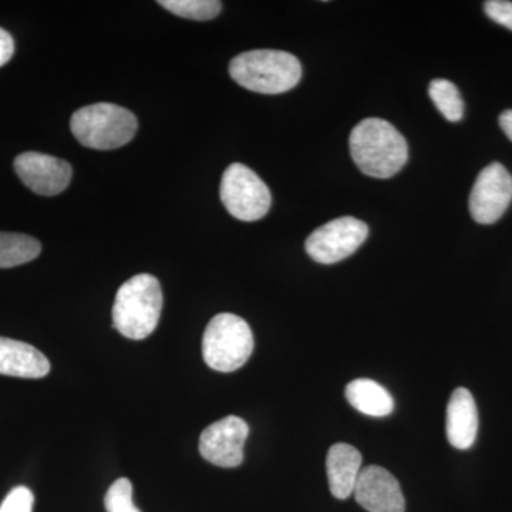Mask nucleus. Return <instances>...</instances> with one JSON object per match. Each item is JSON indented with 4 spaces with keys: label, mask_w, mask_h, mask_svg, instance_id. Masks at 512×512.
Instances as JSON below:
<instances>
[{
    "label": "nucleus",
    "mask_w": 512,
    "mask_h": 512,
    "mask_svg": "<svg viewBox=\"0 0 512 512\" xmlns=\"http://www.w3.org/2000/svg\"><path fill=\"white\" fill-rule=\"evenodd\" d=\"M40 252L42 244L36 238L13 232H0V269L28 264Z\"/></svg>",
    "instance_id": "16"
},
{
    "label": "nucleus",
    "mask_w": 512,
    "mask_h": 512,
    "mask_svg": "<svg viewBox=\"0 0 512 512\" xmlns=\"http://www.w3.org/2000/svg\"><path fill=\"white\" fill-rule=\"evenodd\" d=\"M511 201L512 175L503 164L493 163L478 174L468 207L474 221L490 225L503 217Z\"/></svg>",
    "instance_id": "8"
},
{
    "label": "nucleus",
    "mask_w": 512,
    "mask_h": 512,
    "mask_svg": "<svg viewBox=\"0 0 512 512\" xmlns=\"http://www.w3.org/2000/svg\"><path fill=\"white\" fill-rule=\"evenodd\" d=\"M447 439L457 450L473 446L478 433V410L470 390L458 387L451 394L447 406Z\"/></svg>",
    "instance_id": "12"
},
{
    "label": "nucleus",
    "mask_w": 512,
    "mask_h": 512,
    "mask_svg": "<svg viewBox=\"0 0 512 512\" xmlns=\"http://www.w3.org/2000/svg\"><path fill=\"white\" fill-rule=\"evenodd\" d=\"M163 292L156 276L140 274L120 286L113 306L114 328L124 338L143 340L156 330Z\"/></svg>",
    "instance_id": "2"
},
{
    "label": "nucleus",
    "mask_w": 512,
    "mask_h": 512,
    "mask_svg": "<svg viewBox=\"0 0 512 512\" xmlns=\"http://www.w3.org/2000/svg\"><path fill=\"white\" fill-rule=\"evenodd\" d=\"M346 399L357 412L370 417H387L393 413L392 394L370 379H356L346 386Z\"/></svg>",
    "instance_id": "15"
},
{
    "label": "nucleus",
    "mask_w": 512,
    "mask_h": 512,
    "mask_svg": "<svg viewBox=\"0 0 512 512\" xmlns=\"http://www.w3.org/2000/svg\"><path fill=\"white\" fill-rule=\"evenodd\" d=\"M430 99L437 109L451 123L460 121L464 116V101L458 92L456 84L446 79H436L430 83Z\"/></svg>",
    "instance_id": "17"
},
{
    "label": "nucleus",
    "mask_w": 512,
    "mask_h": 512,
    "mask_svg": "<svg viewBox=\"0 0 512 512\" xmlns=\"http://www.w3.org/2000/svg\"><path fill=\"white\" fill-rule=\"evenodd\" d=\"M15 171L26 187L45 197L66 190L73 175L72 165L67 161L33 151L16 157Z\"/></svg>",
    "instance_id": "10"
},
{
    "label": "nucleus",
    "mask_w": 512,
    "mask_h": 512,
    "mask_svg": "<svg viewBox=\"0 0 512 512\" xmlns=\"http://www.w3.org/2000/svg\"><path fill=\"white\" fill-rule=\"evenodd\" d=\"M500 126L503 128L505 136L512 141V109L505 110L500 116Z\"/></svg>",
    "instance_id": "22"
},
{
    "label": "nucleus",
    "mask_w": 512,
    "mask_h": 512,
    "mask_svg": "<svg viewBox=\"0 0 512 512\" xmlns=\"http://www.w3.org/2000/svg\"><path fill=\"white\" fill-rule=\"evenodd\" d=\"M249 436L247 421L227 416L202 431L201 456L214 466L232 468L244 461V446Z\"/></svg>",
    "instance_id": "9"
},
{
    "label": "nucleus",
    "mask_w": 512,
    "mask_h": 512,
    "mask_svg": "<svg viewBox=\"0 0 512 512\" xmlns=\"http://www.w3.org/2000/svg\"><path fill=\"white\" fill-rule=\"evenodd\" d=\"M158 5L181 18L204 22L217 18L222 3L218 0H160Z\"/></svg>",
    "instance_id": "18"
},
{
    "label": "nucleus",
    "mask_w": 512,
    "mask_h": 512,
    "mask_svg": "<svg viewBox=\"0 0 512 512\" xmlns=\"http://www.w3.org/2000/svg\"><path fill=\"white\" fill-rule=\"evenodd\" d=\"M70 128L84 147L116 150L136 136L137 119L130 110L111 103L83 107L73 114Z\"/></svg>",
    "instance_id": "4"
},
{
    "label": "nucleus",
    "mask_w": 512,
    "mask_h": 512,
    "mask_svg": "<svg viewBox=\"0 0 512 512\" xmlns=\"http://www.w3.org/2000/svg\"><path fill=\"white\" fill-rule=\"evenodd\" d=\"M363 458L357 448L338 443L329 448L326 457L329 490L338 500H346L355 491L357 478L362 471Z\"/></svg>",
    "instance_id": "14"
},
{
    "label": "nucleus",
    "mask_w": 512,
    "mask_h": 512,
    "mask_svg": "<svg viewBox=\"0 0 512 512\" xmlns=\"http://www.w3.org/2000/svg\"><path fill=\"white\" fill-rule=\"evenodd\" d=\"M220 195L229 214L239 221L261 220L271 208L268 185L244 164L234 163L225 170Z\"/></svg>",
    "instance_id": "6"
},
{
    "label": "nucleus",
    "mask_w": 512,
    "mask_h": 512,
    "mask_svg": "<svg viewBox=\"0 0 512 512\" xmlns=\"http://www.w3.org/2000/svg\"><path fill=\"white\" fill-rule=\"evenodd\" d=\"M49 372V360L35 346L0 336V375L42 379Z\"/></svg>",
    "instance_id": "13"
},
{
    "label": "nucleus",
    "mask_w": 512,
    "mask_h": 512,
    "mask_svg": "<svg viewBox=\"0 0 512 512\" xmlns=\"http://www.w3.org/2000/svg\"><path fill=\"white\" fill-rule=\"evenodd\" d=\"M484 10L488 18L498 25L512 30V2L508 0H488L484 3Z\"/></svg>",
    "instance_id": "20"
},
{
    "label": "nucleus",
    "mask_w": 512,
    "mask_h": 512,
    "mask_svg": "<svg viewBox=\"0 0 512 512\" xmlns=\"http://www.w3.org/2000/svg\"><path fill=\"white\" fill-rule=\"evenodd\" d=\"M254 352V335L247 320L220 313L208 323L202 338V357L212 370L231 373L248 362Z\"/></svg>",
    "instance_id": "5"
},
{
    "label": "nucleus",
    "mask_w": 512,
    "mask_h": 512,
    "mask_svg": "<svg viewBox=\"0 0 512 512\" xmlns=\"http://www.w3.org/2000/svg\"><path fill=\"white\" fill-rule=\"evenodd\" d=\"M369 227L353 217L336 218L315 229L306 239L305 249L313 261L330 265L355 254L366 241Z\"/></svg>",
    "instance_id": "7"
},
{
    "label": "nucleus",
    "mask_w": 512,
    "mask_h": 512,
    "mask_svg": "<svg viewBox=\"0 0 512 512\" xmlns=\"http://www.w3.org/2000/svg\"><path fill=\"white\" fill-rule=\"evenodd\" d=\"M357 504L369 512H404L406 501L399 481L386 468L367 466L357 478L355 491Z\"/></svg>",
    "instance_id": "11"
},
{
    "label": "nucleus",
    "mask_w": 512,
    "mask_h": 512,
    "mask_svg": "<svg viewBox=\"0 0 512 512\" xmlns=\"http://www.w3.org/2000/svg\"><path fill=\"white\" fill-rule=\"evenodd\" d=\"M35 497L26 487H16L3 500L0 512H32Z\"/></svg>",
    "instance_id": "19"
},
{
    "label": "nucleus",
    "mask_w": 512,
    "mask_h": 512,
    "mask_svg": "<svg viewBox=\"0 0 512 512\" xmlns=\"http://www.w3.org/2000/svg\"><path fill=\"white\" fill-rule=\"evenodd\" d=\"M107 512H141L138 510L136 505H134L133 501H128V503H124L121 505H117V507L109 508L106 510Z\"/></svg>",
    "instance_id": "23"
},
{
    "label": "nucleus",
    "mask_w": 512,
    "mask_h": 512,
    "mask_svg": "<svg viewBox=\"0 0 512 512\" xmlns=\"http://www.w3.org/2000/svg\"><path fill=\"white\" fill-rule=\"evenodd\" d=\"M350 154L359 170L373 178H390L409 160L406 138L382 119L360 121L349 138Z\"/></svg>",
    "instance_id": "1"
},
{
    "label": "nucleus",
    "mask_w": 512,
    "mask_h": 512,
    "mask_svg": "<svg viewBox=\"0 0 512 512\" xmlns=\"http://www.w3.org/2000/svg\"><path fill=\"white\" fill-rule=\"evenodd\" d=\"M13 53H15V42L12 36L5 29L0 28V67L5 66L12 59Z\"/></svg>",
    "instance_id": "21"
},
{
    "label": "nucleus",
    "mask_w": 512,
    "mask_h": 512,
    "mask_svg": "<svg viewBox=\"0 0 512 512\" xmlns=\"http://www.w3.org/2000/svg\"><path fill=\"white\" fill-rule=\"evenodd\" d=\"M229 74L251 92L281 94L301 82L302 66L295 56L282 50H251L231 60Z\"/></svg>",
    "instance_id": "3"
}]
</instances>
